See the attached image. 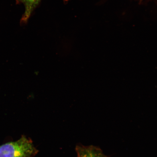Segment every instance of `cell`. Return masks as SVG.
<instances>
[{"label":"cell","instance_id":"277c9868","mask_svg":"<svg viewBox=\"0 0 157 157\" xmlns=\"http://www.w3.org/2000/svg\"><path fill=\"white\" fill-rule=\"evenodd\" d=\"M91 157H108L104 154L101 149L93 146Z\"/></svg>","mask_w":157,"mask_h":157},{"label":"cell","instance_id":"3957f363","mask_svg":"<svg viewBox=\"0 0 157 157\" xmlns=\"http://www.w3.org/2000/svg\"><path fill=\"white\" fill-rule=\"evenodd\" d=\"M93 146H76L77 157H91Z\"/></svg>","mask_w":157,"mask_h":157},{"label":"cell","instance_id":"7a4b0ae2","mask_svg":"<svg viewBox=\"0 0 157 157\" xmlns=\"http://www.w3.org/2000/svg\"><path fill=\"white\" fill-rule=\"evenodd\" d=\"M42 0H17V3L22 4L25 7V11L21 19V23H26L34 10L38 6ZM67 1L68 0H65Z\"/></svg>","mask_w":157,"mask_h":157},{"label":"cell","instance_id":"6da1fadb","mask_svg":"<svg viewBox=\"0 0 157 157\" xmlns=\"http://www.w3.org/2000/svg\"><path fill=\"white\" fill-rule=\"evenodd\" d=\"M38 152L32 140L25 135L0 146V157H33Z\"/></svg>","mask_w":157,"mask_h":157}]
</instances>
